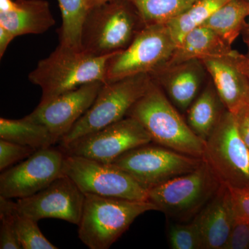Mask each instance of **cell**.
I'll return each instance as SVG.
<instances>
[{
    "label": "cell",
    "instance_id": "9",
    "mask_svg": "<svg viewBox=\"0 0 249 249\" xmlns=\"http://www.w3.org/2000/svg\"><path fill=\"white\" fill-rule=\"evenodd\" d=\"M203 159L226 186L249 187V149L241 137L235 116L223 112L206 141Z\"/></svg>",
    "mask_w": 249,
    "mask_h": 249
},
{
    "label": "cell",
    "instance_id": "3",
    "mask_svg": "<svg viewBox=\"0 0 249 249\" xmlns=\"http://www.w3.org/2000/svg\"><path fill=\"white\" fill-rule=\"evenodd\" d=\"M158 211L150 201L85 195L78 237L90 249H108L141 214Z\"/></svg>",
    "mask_w": 249,
    "mask_h": 249
},
{
    "label": "cell",
    "instance_id": "10",
    "mask_svg": "<svg viewBox=\"0 0 249 249\" xmlns=\"http://www.w3.org/2000/svg\"><path fill=\"white\" fill-rule=\"evenodd\" d=\"M150 143L126 152L111 163L128 173L147 191L193 171L203 161L202 158Z\"/></svg>",
    "mask_w": 249,
    "mask_h": 249
},
{
    "label": "cell",
    "instance_id": "30",
    "mask_svg": "<svg viewBox=\"0 0 249 249\" xmlns=\"http://www.w3.org/2000/svg\"><path fill=\"white\" fill-rule=\"evenodd\" d=\"M249 249V222L235 213L229 240L224 249Z\"/></svg>",
    "mask_w": 249,
    "mask_h": 249
},
{
    "label": "cell",
    "instance_id": "29",
    "mask_svg": "<svg viewBox=\"0 0 249 249\" xmlns=\"http://www.w3.org/2000/svg\"><path fill=\"white\" fill-rule=\"evenodd\" d=\"M36 150L31 147L0 139V170L4 171L15 163L22 161Z\"/></svg>",
    "mask_w": 249,
    "mask_h": 249
},
{
    "label": "cell",
    "instance_id": "7",
    "mask_svg": "<svg viewBox=\"0 0 249 249\" xmlns=\"http://www.w3.org/2000/svg\"><path fill=\"white\" fill-rule=\"evenodd\" d=\"M176 47L166 24L145 26L127 48L108 60L106 83L160 71Z\"/></svg>",
    "mask_w": 249,
    "mask_h": 249
},
{
    "label": "cell",
    "instance_id": "35",
    "mask_svg": "<svg viewBox=\"0 0 249 249\" xmlns=\"http://www.w3.org/2000/svg\"><path fill=\"white\" fill-rule=\"evenodd\" d=\"M15 0H0V12H6L12 9Z\"/></svg>",
    "mask_w": 249,
    "mask_h": 249
},
{
    "label": "cell",
    "instance_id": "31",
    "mask_svg": "<svg viewBox=\"0 0 249 249\" xmlns=\"http://www.w3.org/2000/svg\"><path fill=\"white\" fill-rule=\"evenodd\" d=\"M227 186L235 213L249 222V187Z\"/></svg>",
    "mask_w": 249,
    "mask_h": 249
},
{
    "label": "cell",
    "instance_id": "16",
    "mask_svg": "<svg viewBox=\"0 0 249 249\" xmlns=\"http://www.w3.org/2000/svg\"><path fill=\"white\" fill-rule=\"evenodd\" d=\"M235 211L230 193L221 185L213 197L196 214L203 249H224L233 224Z\"/></svg>",
    "mask_w": 249,
    "mask_h": 249
},
{
    "label": "cell",
    "instance_id": "13",
    "mask_svg": "<svg viewBox=\"0 0 249 249\" xmlns=\"http://www.w3.org/2000/svg\"><path fill=\"white\" fill-rule=\"evenodd\" d=\"M85 198L76 183L63 175L38 193L18 199L17 208L19 213L37 222L54 218L78 225Z\"/></svg>",
    "mask_w": 249,
    "mask_h": 249
},
{
    "label": "cell",
    "instance_id": "33",
    "mask_svg": "<svg viewBox=\"0 0 249 249\" xmlns=\"http://www.w3.org/2000/svg\"><path fill=\"white\" fill-rule=\"evenodd\" d=\"M14 38L15 36L9 30L0 26V58L4 56L6 49Z\"/></svg>",
    "mask_w": 249,
    "mask_h": 249
},
{
    "label": "cell",
    "instance_id": "38",
    "mask_svg": "<svg viewBox=\"0 0 249 249\" xmlns=\"http://www.w3.org/2000/svg\"><path fill=\"white\" fill-rule=\"evenodd\" d=\"M248 29L249 30V27H248Z\"/></svg>",
    "mask_w": 249,
    "mask_h": 249
},
{
    "label": "cell",
    "instance_id": "20",
    "mask_svg": "<svg viewBox=\"0 0 249 249\" xmlns=\"http://www.w3.org/2000/svg\"><path fill=\"white\" fill-rule=\"evenodd\" d=\"M0 139L36 149L47 148L57 142L45 126L28 119H0Z\"/></svg>",
    "mask_w": 249,
    "mask_h": 249
},
{
    "label": "cell",
    "instance_id": "4",
    "mask_svg": "<svg viewBox=\"0 0 249 249\" xmlns=\"http://www.w3.org/2000/svg\"><path fill=\"white\" fill-rule=\"evenodd\" d=\"M145 27L137 10L127 0L89 9L82 27V50L96 56L118 53L127 48Z\"/></svg>",
    "mask_w": 249,
    "mask_h": 249
},
{
    "label": "cell",
    "instance_id": "37",
    "mask_svg": "<svg viewBox=\"0 0 249 249\" xmlns=\"http://www.w3.org/2000/svg\"><path fill=\"white\" fill-rule=\"evenodd\" d=\"M245 42L247 46V49H248V53L246 55L249 59V30L248 29H247V35L245 36Z\"/></svg>",
    "mask_w": 249,
    "mask_h": 249
},
{
    "label": "cell",
    "instance_id": "27",
    "mask_svg": "<svg viewBox=\"0 0 249 249\" xmlns=\"http://www.w3.org/2000/svg\"><path fill=\"white\" fill-rule=\"evenodd\" d=\"M0 196V249H22L15 224L17 202Z\"/></svg>",
    "mask_w": 249,
    "mask_h": 249
},
{
    "label": "cell",
    "instance_id": "14",
    "mask_svg": "<svg viewBox=\"0 0 249 249\" xmlns=\"http://www.w3.org/2000/svg\"><path fill=\"white\" fill-rule=\"evenodd\" d=\"M103 83L96 81L82 85L45 104H39L26 116L45 126L59 142L91 107Z\"/></svg>",
    "mask_w": 249,
    "mask_h": 249
},
{
    "label": "cell",
    "instance_id": "6",
    "mask_svg": "<svg viewBox=\"0 0 249 249\" xmlns=\"http://www.w3.org/2000/svg\"><path fill=\"white\" fill-rule=\"evenodd\" d=\"M222 183L203 159L193 171L169 180L148 191V199L169 217L188 220L214 196Z\"/></svg>",
    "mask_w": 249,
    "mask_h": 249
},
{
    "label": "cell",
    "instance_id": "19",
    "mask_svg": "<svg viewBox=\"0 0 249 249\" xmlns=\"http://www.w3.org/2000/svg\"><path fill=\"white\" fill-rule=\"evenodd\" d=\"M196 60L186 62L170 69L160 70L150 74L160 81L174 104L185 110L196 97L201 84V72Z\"/></svg>",
    "mask_w": 249,
    "mask_h": 249
},
{
    "label": "cell",
    "instance_id": "32",
    "mask_svg": "<svg viewBox=\"0 0 249 249\" xmlns=\"http://www.w3.org/2000/svg\"><path fill=\"white\" fill-rule=\"evenodd\" d=\"M239 132L249 149V105L235 114Z\"/></svg>",
    "mask_w": 249,
    "mask_h": 249
},
{
    "label": "cell",
    "instance_id": "18",
    "mask_svg": "<svg viewBox=\"0 0 249 249\" xmlns=\"http://www.w3.org/2000/svg\"><path fill=\"white\" fill-rule=\"evenodd\" d=\"M231 46L212 29L205 26L188 32L177 46L173 55L161 70L170 69L186 62L204 60L227 55L231 52Z\"/></svg>",
    "mask_w": 249,
    "mask_h": 249
},
{
    "label": "cell",
    "instance_id": "8",
    "mask_svg": "<svg viewBox=\"0 0 249 249\" xmlns=\"http://www.w3.org/2000/svg\"><path fill=\"white\" fill-rule=\"evenodd\" d=\"M64 175L86 194L132 201H149L148 191L113 163L65 154Z\"/></svg>",
    "mask_w": 249,
    "mask_h": 249
},
{
    "label": "cell",
    "instance_id": "5",
    "mask_svg": "<svg viewBox=\"0 0 249 249\" xmlns=\"http://www.w3.org/2000/svg\"><path fill=\"white\" fill-rule=\"evenodd\" d=\"M151 81L150 74L144 73L103 83L91 107L60 139V145L122 120Z\"/></svg>",
    "mask_w": 249,
    "mask_h": 249
},
{
    "label": "cell",
    "instance_id": "36",
    "mask_svg": "<svg viewBox=\"0 0 249 249\" xmlns=\"http://www.w3.org/2000/svg\"><path fill=\"white\" fill-rule=\"evenodd\" d=\"M112 0H88V9H93L97 6H102L103 4L110 2Z\"/></svg>",
    "mask_w": 249,
    "mask_h": 249
},
{
    "label": "cell",
    "instance_id": "12",
    "mask_svg": "<svg viewBox=\"0 0 249 249\" xmlns=\"http://www.w3.org/2000/svg\"><path fill=\"white\" fill-rule=\"evenodd\" d=\"M65 154L53 146L36 150L0 175V196L22 199L38 193L63 176Z\"/></svg>",
    "mask_w": 249,
    "mask_h": 249
},
{
    "label": "cell",
    "instance_id": "21",
    "mask_svg": "<svg viewBox=\"0 0 249 249\" xmlns=\"http://www.w3.org/2000/svg\"><path fill=\"white\" fill-rule=\"evenodd\" d=\"M219 103H222L215 89L208 87L188 109L187 123L192 130L204 142L213 132L222 115Z\"/></svg>",
    "mask_w": 249,
    "mask_h": 249
},
{
    "label": "cell",
    "instance_id": "11",
    "mask_svg": "<svg viewBox=\"0 0 249 249\" xmlns=\"http://www.w3.org/2000/svg\"><path fill=\"white\" fill-rule=\"evenodd\" d=\"M152 142L150 134L130 116L80 137L65 145L64 153L111 163L126 152Z\"/></svg>",
    "mask_w": 249,
    "mask_h": 249
},
{
    "label": "cell",
    "instance_id": "34",
    "mask_svg": "<svg viewBox=\"0 0 249 249\" xmlns=\"http://www.w3.org/2000/svg\"><path fill=\"white\" fill-rule=\"evenodd\" d=\"M237 60L242 71L245 72L249 78V59L247 58V55L239 53Z\"/></svg>",
    "mask_w": 249,
    "mask_h": 249
},
{
    "label": "cell",
    "instance_id": "17",
    "mask_svg": "<svg viewBox=\"0 0 249 249\" xmlns=\"http://www.w3.org/2000/svg\"><path fill=\"white\" fill-rule=\"evenodd\" d=\"M55 23L47 0H15L12 9L0 12V26L15 37L44 34Z\"/></svg>",
    "mask_w": 249,
    "mask_h": 249
},
{
    "label": "cell",
    "instance_id": "24",
    "mask_svg": "<svg viewBox=\"0 0 249 249\" xmlns=\"http://www.w3.org/2000/svg\"><path fill=\"white\" fill-rule=\"evenodd\" d=\"M62 25L58 31L60 44L81 49L82 27L88 14V0H58Z\"/></svg>",
    "mask_w": 249,
    "mask_h": 249
},
{
    "label": "cell",
    "instance_id": "23",
    "mask_svg": "<svg viewBox=\"0 0 249 249\" xmlns=\"http://www.w3.org/2000/svg\"><path fill=\"white\" fill-rule=\"evenodd\" d=\"M231 0H196L184 12L166 23L178 46L188 32L202 25Z\"/></svg>",
    "mask_w": 249,
    "mask_h": 249
},
{
    "label": "cell",
    "instance_id": "2",
    "mask_svg": "<svg viewBox=\"0 0 249 249\" xmlns=\"http://www.w3.org/2000/svg\"><path fill=\"white\" fill-rule=\"evenodd\" d=\"M127 116L138 121L155 143L203 159L206 142L192 130L152 78L148 89Z\"/></svg>",
    "mask_w": 249,
    "mask_h": 249
},
{
    "label": "cell",
    "instance_id": "22",
    "mask_svg": "<svg viewBox=\"0 0 249 249\" xmlns=\"http://www.w3.org/2000/svg\"><path fill=\"white\" fill-rule=\"evenodd\" d=\"M249 0H231L202 24L210 28L231 46L246 27Z\"/></svg>",
    "mask_w": 249,
    "mask_h": 249
},
{
    "label": "cell",
    "instance_id": "1",
    "mask_svg": "<svg viewBox=\"0 0 249 249\" xmlns=\"http://www.w3.org/2000/svg\"><path fill=\"white\" fill-rule=\"evenodd\" d=\"M114 54L96 56L59 43L29 75L30 82L42 89L39 104H45L88 83H106L108 60Z\"/></svg>",
    "mask_w": 249,
    "mask_h": 249
},
{
    "label": "cell",
    "instance_id": "28",
    "mask_svg": "<svg viewBox=\"0 0 249 249\" xmlns=\"http://www.w3.org/2000/svg\"><path fill=\"white\" fill-rule=\"evenodd\" d=\"M168 242L173 249H202L199 229L193 221L190 224H171L168 230Z\"/></svg>",
    "mask_w": 249,
    "mask_h": 249
},
{
    "label": "cell",
    "instance_id": "25",
    "mask_svg": "<svg viewBox=\"0 0 249 249\" xmlns=\"http://www.w3.org/2000/svg\"><path fill=\"white\" fill-rule=\"evenodd\" d=\"M137 10L144 25L166 24L196 0H127Z\"/></svg>",
    "mask_w": 249,
    "mask_h": 249
},
{
    "label": "cell",
    "instance_id": "15",
    "mask_svg": "<svg viewBox=\"0 0 249 249\" xmlns=\"http://www.w3.org/2000/svg\"><path fill=\"white\" fill-rule=\"evenodd\" d=\"M239 52L201 60L226 110L235 115L249 105V78L239 65Z\"/></svg>",
    "mask_w": 249,
    "mask_h": 249
},
{
    "label": "cell",
    "instance_id": "26",
    "mask_svg": "<svg viewBox=\"0 0 249 249\" xmlns=\"http://www.w3.org/2000/svg\"><path fill=\"white\" fill-rule=\"evenodd\" d=\"M15 224L23 249H58L44 236L37 221L19 213L18 210L15 214Z\"/></svg>",
    "mask_w": 249,
    "mask_h": 249
}]
</instances>
